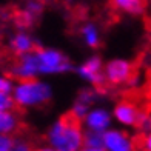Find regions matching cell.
Instances as JSON below:
<instances>
[{
  "label": "cell",
  "instance_id": "2",
  "mask_svg": "<svg viewBox=\"0 0 151 151\" xmlns=\"http://www.w3.org/2000/svg\"><path fill=\"white\" fill-rule=\"evenodd\" d=\"M85 128L82 122L70 117H60L54 120L46 129L45 139L48 148L52 151H80L83 145Z\"/></svg>",
  "mask_w": 151,
  "mask_h": 151
},
{
  "label": "cell",
  "instance_id": "13",
  "mask_svg": "<svg viewBox=\"0 0 151 151\" xmlns=\"http://www.w3.org/2000/svg\"><path fill=\"white\" fill-rule=\"evenodd\" d=\"M19 116L12 109H0V134H14L19 129Z\"/></svg>",
  "mask_w": 151,
  "mask_h": 151
},
{
  "label": "cell",
  "instance_id": "19",
  "mask_svg": "<svg viewBox=\"0 0 151 151\" xmlns=\"http://www.w3.org/2000/svg\"><path fill=\"white\" fill-rule=\"evenodd\" d=\"M137 128H139V131L142 134H147L151 131V114L148 113H143L142 117H140V122L139 125H137Z\"/></svg>",
  "mask_w": 151,
  "mask_h": 151
},
{
  "label": "cell",
  "instance_id": "8",
  "mask_svg": "<svg viewBox=\"0 0 151 151\" xmlns=\"http://www.w3.org/2000/svg\"><path fill=\"white\" fill-rule=\"evenodd\" d=\"M105 151H133L136 148V142L125 129L120 128H108L104 133Z\"/></svg>",
  "mask_w": 151,
  "mask_h": 151
},
{
  "label": "cell",
  "instance_id": "15",
  "mask_svg": "<svg viewBox=\"0 0 151 151\" xmlns=\"http://www.w3.org/2000/svg\"><path fill=\"white\" fill-rule=\"evenodd\" d=\"M42 9H43V5L40 3L39 0H28L25 5V9H23V16L29 23H32L34 20L40 16Z\"/></svg>",
  "mask_w": 151,
  "mask_h": 151
},
{
  "label": "cell",
  "instance_id": "21",
  "mask_svg": "<svg viewBox=\"0 0 151 151\" xmlns=\"http://www.w3.org/2000/svg\"><path fill=\"white\" fill-rule=\"evenodd\" d=\"M65 2H73V0H65Z\"/></svg>",
  "mask_w": 151,
  "mask_h": 151
},
{
  "label": "cell",
  "instance_id": "1",
  "mask_svg": "<svg viewBox=\"0 0 151 151\" xmlns=\"http://www.w3.org/2000/svg\"><path fill=\"white\" fill-rule=\"evenodd\" d=\"M73 70L70 57L63 51L51 46H36L32 51L19 56L11 74L16 80L48 77V76L66 74Z\"/></svg>",
  "mask_w": 151,
  "mask_h": 151
},
{
  "label": "cell",
  "instance_id": "17",
  "mask_svg": "<svg viewBox=\"0 0 151 151\" xmlns=\"http://www.w3.org/2000/svg\"><path fill=\"white\" fill-rule=\"evenodd\" d=\"M14 79L9 77V76L0 74V93H8L11 94L12 90H14Z\"/></svg>",
  "mask_w": 151,
  "mask_h": 151
},
{
  "label": "cell",
  "instance_id": "10",
  "mask_svg": "<svg viewBox=\"0 0 151 151\" xmlns=\"http://www.w3.org/2000/svg\"><path fill=\"white\" fill-rule=\"evenodd\" d=\"M36 46H37V43H36V40H34V37L26 31H19L14 36H11V39H9V50L14 52L17 57L22 56V54L32 51Z\"/></svg>",
  "mask_w": 151,
  "mask_h": 151
},
{
  "label": "cell",
  "instance_id": "5",
  "mask_svg": "<svg viewBox=\"0 0 151 151\" xmlns=\"http://www.w3.org/2000/svg\"><path fill=\"white\" fill-rule=\"evenodd\" d=\"M105 82L109 85H125L133 79V65L127 59H111L104 66Z\"/></svg>",
  "mask_w": 151,
  "mask_h": 151
},
{
  "label": "cell",
  "instance_id": "12",
  "mask_svg": "<svg viewBox=\"0 0 151 151\" xmlns=\"http://www.w3.org/2000/svg\"><path fill=\"white\" fill-rule=\"evenodd\" d=\"M111 6L123 14L139 16L145 8V0H111Z\"/></svg>",
  "mask_w": 151,
  "mask_h": 151
},
{
  "label": "cell",
  "instance_id": "20",
  "mask_svg": "<svg viewBox=\"0 0 151 151\" xmlns=\"http://www.w3.org/2000/svg\"><path fill=\"white\" fill-rule=\"evenodd\" d=\"M31 150V145L28 142H25L22 139H16V143H14V151H29Z\"/></svg>",
  "mask_w": 151,
  "mask_h": 151
},
{
  "label": "cell",
  "instance_id": "3",
  "mask_svg": "<svg viewBox=\"0 0 151 151\" xmlns=\"http://www.w3.org/2000/svg\"><path fill=\"white\" fill-rule=\"evenodd\" d=\"M14 104L20 109H34L50 104L52 99V86L40 77L22 79L14 83L11 93Z\"/></svg>",
  "mask_w": 151,
  "mask_h": 151
},
{
  "label": "cell",
  "instance_id": "6",
  "mask_svg": "<svg viewBox=\"0 0 151 151\" xmlns=\"http://www.w3.org/2000/svg\"><path fill=\"white\" fill-rule=\"evenodd\" d=\"M142 109L131 100H120L113 108V119L123 128H137L142 117Z\"/></svg>",
  "mask_w": 151,
  "mask_h": 151
},
{
  "label": "cell",
  "instance_id": "9",
  "mask_svg": "<svg viewBox=\"0 0 151 151\" xmlns=\"http://www.w3.org/2000/svg\"><path fill=\"white\" fill-rule=\"evenodd\" d=\"M96 100H97V93H96L93 88H85V90H82L71 105V116L77 120H82L86 116V113L93 108Z\"/></svg>",
  "mask_w": 151,
  "mask_h": 151
},
{
  "label": "cell",
  "instance_id": "14",
  "mask_svg": "<svg viewBox=\"0 0 151 151\" xmlns=\"http://www.w3.org/2000/svg\"><path fill=\"white\" fill-rule=\"evenodd\" d=\"M83 151H105L104 143V133H96V131H86L83 134Z\"/></svg>",
  "mask_w": 151,
  "mask_h": 151
},
{
  "label": "cell",
  "instance_id": "7",
  "mask_svg": "<svg viewBox=\"0 0 151 151\" xmlns=\"http://www.w3.org/2000/svg\"><path fill=\"white\" fill-rule=\"evenodd\" d=\"M113 113L109 109L105 106H93L80 122L86 131L105 133L108 128L113 127Z\"/></svg>",
  "mask_w": 151,
  "mask_h": 151
},
{
  "label": "cell",
  "instance_id": "4",
  "mask_svg": "<svg viewBox=\"0 0 151 151\" xmlns=\"http://www.w3.org/2000/svg\"><path fill=\"white\" fill-rule=\"evenodd\" d=\"M104 60L97 54H93V56L86 57L80 65L76 66V74L79 77L86 82L88 85L93 86H100L105 83V76H104Z\"/></svg>",
  "mask_w": 151,
  "mask_h": 151
},
{
  "label": "cell",
  "instance_id": "16",
  "mask_svg": "<svg viewBox=\"0 0 151 151\" xmlns=\"http://www.w3.org/2000/svg\"><path fill=\"white\" fill-rule=\"evenodd\" d=\"M14 134H0V151H14Z\"/></svg>",
  "mask_w": 151,
  "mask_h": 151
},
{
  "label": "cell",
  "instance_id": "18",
  "mask_svg": "<svg viewBox=\"0 0 151 151\" xmlns=\"http://www.w3.org/2000/svg\"><path fill=\"white\" fill-rule=\"evenodd\" d=\"M16 104L12 96L8 93H0V109L2 111H6V109H14Z\"/></svg>",
  "mask_w": 151,
  "mask_h": 151
},
{
  "label": "cell",
  "instance_id": "11",
  "mask_svg": "<svg viewBox=\"0 0 151 151\" xmlns=\"http://www.w3.org/2000/svg\"><path fill=\"white\" fill-rule=\"evenodd\" d=\"M79 36L82 39V42L86 48L90 50H96V48L100 46V42H102V37H100V29L99 26L93 23V22H88V23H83L79 29Z\"/></svg>",
  "mask_w": 151,
  "mask_h": 151
}]
</instances>
